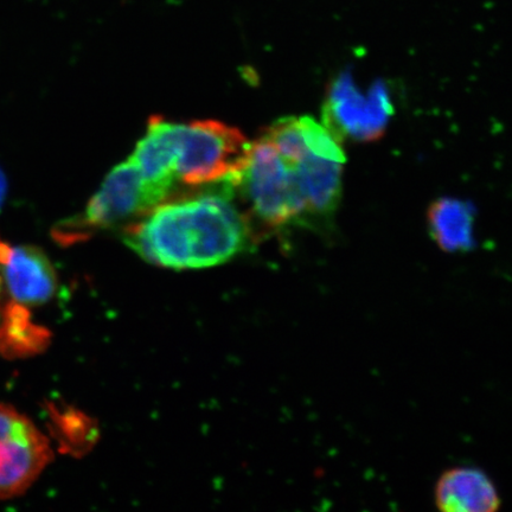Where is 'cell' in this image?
<instances>
[{
  "label": "cell",
  "mask_w": 512,
  "mask_h": 512,
  "mask_svg": "<svg viewBox=\"0 0 512 512\" xmlns=\"http://www.w3.org/2000/svg\"><path fill=\"white\" fill-rule=\"evenodd\" d=\"M255 235L229 181L163 203L121 234L140 258L171 270L226 264L246 252Z\"/></svg>",
  "instance_id": "cell-1"
},
{
  "label": "cell",
  "mask_w": 512,
  "mask_h": 512,
  "mask_svg": "<svg viewBox=\"0 0 512 512\" xmlns=\"http://www.w3.org/2000/svg\"><path fill=\"white\" fill-rule=\"evenodd\" d=\"M251 146L238 128L220 121L183 124L153 117L130 158L172 201L236 181L246 168Z\"/></svg>",
  "instance_id": "cell-2"
},
{
  "label": "cell",
  "mask_w": 512,
  "mask_h": 512,
  "mask_svg": "<svg viewBox=\"0 0 512 512\" xmlns=\"http://www.w3.org/2000/svg\"><path fill=\"white\" fill-rule=\"evenodd\" d=\"M296 156V151L279 149L264 134L252 144L246 168L233 188L255 233V227L278 229L312 222Z\"/></svg>",
  "instance_id": "cell-3"
},
{
  "label": "cell",
  "mask_w": 512,
  "mask_h": 512,
  "mask_svg": "<svg viewBox=\"0 0 512 512\" xmlns=\"http://www.w3.org/2000/svg\"><path fill=\"white\" fill-rule=\"evenodd\" d=\"M169 201L128 158L107 175L83 213L59 223L55 236L64 242H76L102 230L124 228V223L143 219Z\"/></svg>",
  "instance_id": "cell-4"
},
{
  "label": "cell",
  "mask_w": 512,
  "mask_h": 512,
  "mask_svg": "<svg viewBox=\"0 0 512 512\" xmlns=\"http://www.w3.org/2000/svg\"><path fill=\"white\" fill-rule=\"evenodd\" d=\"M53 457L49 440L34 422L0 403V501L25 494Z\"/></svg>",
  "instance_id": "cell-5"
},
{
  "label": "cell",
  "mask_w": 512,
  "mask_h": 512,
  "mask_svg": "<svg viewBox=\"0 0 512 512\" xmlns=\"http://www.w3.org/2000/svg\"><path fill=\"white\" fill-rule=\"evenodd\" d=\"M392 114L386 86L379 82L362 92L350 74H341L326 93L323 125L341 142L344 138L374 142L386 131Z\"/></svg>",
  "instance_id": "cell-6"
},
{
  "label": "cell",
  "mask_w": 512,
  "mask_h": 512,
  "mask_svg": "<svg viewBox=\"0 0 512 512\" xmlns=\"http://www.w3.org/2000/svg\"><path fill=\"white\" fill-rule=\"evenodd\" d=\"M0 274L10 296L27 306L49 303L59 286L53 262L36 246L0 240Z\"/></svg>",
  "instance_id": "cell-7"
},
{
  "label": "cell",
  "mask_w": 512,
  "mask_h": 512,
  "mask_svg": "<svg viewBox=\"0 0 512 512\" xmlns=\"http://www.w3.org/2000/svg\"><path fill=\"white\" fill-rule=\"evenodd\" d=\"M434 502L445 512H492L502 503L492 479L472 466L445 471L435 484Z\"/></svg>",
  "instance_id": "cell-8"
},
{
  "label": "cell",
  "mask_w": 512,
  "mask_h": 512,
  "mask_svg": "<svg viewBox=\"0 0 512 512\" xmlns=\"http://www.w3.org/2000/svg\"><path fill=\"white\" fill-rule=\"evenodd\" d=\"M428 228L447 253L469 252L475 247V209L457 198H440L428 209Z\"/></svg>",
  "instance_id": "cell-9"
},
{
  "label": "cell",
  "mask_w": 512,
  "mask_h": 512,
  "mask_svg": "<svg viewBox=\"0 0 512 512\" xmlns=\"http://www.w3.org/2000/svg\"><path fill=\"white\" fill-rule=\"evenodd\" d=\"M6 192H8V181L2 169H0V208H2L5 201Z\"/></svg>",
  "instance_id": "cell-10"
}]
</instances>
